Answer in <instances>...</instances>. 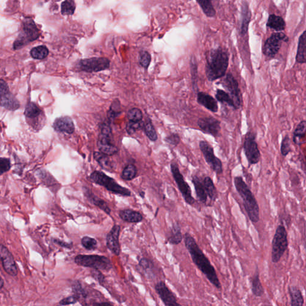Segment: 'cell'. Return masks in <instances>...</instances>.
Wrapping results in <instances>:
<instances>
[{
  "mask_svg": "<svg viewBox=\"0 0 306 306\" xmlns=\"http://www.w3.org/2000/svg\"><path fill=\"white\" fill-rule=\"evenodd\" d=\"M183 238L185 248L189 252L194 264L197 266L199 270L206 276L211 284L218 290H221V282L214 267L212 265L208 258L199 247L195 238L187 232L185 233Z\"/></svg>",
  "mask_w": 306,
  "mask_h": 306,
  "instance_id": "1",
  "label": "cell"
},
{
  "mask_svg": "<svg viewBox=\"0 0 306 306\" xmlns=\"http://www.w3.org/2000/svg\"><path fill=\"white\" fill-rule=\"evenodd\" d=\"M206 76L210 82L225 76L229 66L227 50L221 47L210 50L206 53Z\"/></svg>",
  "mask_w": 306,
  "mask_h": 306,
  "instance_id": "2",
  "label": "cell"
},
{
  "mask_svg": "<svg viewBox=\"0 0 306 306\" xmlns=\"http://www.w3.org/2000/svg\"><path fill=\"white\" fill-rule=\"evenodd\" d=\"M234 185L238 195L242 198L244 209L252 223H257L260 220V207L253 193L242 176L234 178Z\"/></svg>",
  "mask_w": 306,
  "mask_h": 306,
  "instance_id": "3",
  "label": "cell"
},
{
  "mask_svg": "<svg viewBox=\"0 0 306 306\" xmlns=\"http://www.w3.org/2000/svg\"><path fill=\"white\" fill-rule=\"evenodd\" d=\"M88 178L89 181L93 183L104 187L108 192L114 195L125 196V197L131 196L130 190L118 184L113 178L109 177V176L101 171H94L90 175Z\"/></svg>",
  "mask_w": 306,
  "mask_h": 306,
  "instance_id": "4",
  "label": "cell"
},
{
  "mask_svg": "<svg viewBox=\"0 0 306 306\" xmlns=\"http://www.w3.org/2000/svg\"><path fill=\"white\" fill-rule=\"evenodd\" d=\"M288 248V233L282 224L277 227L272 244V262H279Z\"/></svg>",
  "mask_w": 306,
  "mask_h": 306,
  "instance_id": "5",
  "label": "cell"
},
{
  "mask_svg": "<svg viewBox=\"0 0 306 306\" xmlns=\"http://www.w3.org/2000/svg\"><path fill=\"white\" fill-rule=\"evenodd\" d=\"M74 262L78 266L100 271L109 272L113 268L110 260L102 255H78L74 258Z\"/></svg>",
  "mask_w": 306,
  "mask_h": 306,
  "instance_id": "6",
  "label": "cell"
},
{
  "mask_svg": "<svg viewBox=\"0 0 306 306\" xmlns=\"http://www.w3.org/2000/svg\"><path fill=\"white\" fill-rule=\"evenodd\" d=\"M97 144L100 152L106 156H113L117 153L119 150L113 143L112 129L108 123H104L101 127Z\"/></svg>",
  "mask_w": 306,
  "mask_h": 306,
  "instance_id": "7",
  "label": "cell"
},
{
  "mask_svg": "<svg viewBox=\"0 0 306 306\" xmlns=\"http://www.w3.org/2000/svg\"><path fill=\"white\" fill-rule=\"evenodd\" d=\"M170 170L176 185L183 197L185 203L190 206L195 205L196 199L193 197L192 189L189 184L185 180L183 175L179 170V167L175 162L170 164Z\"/></svg>",
  "mask_w": 306,
  "mask_h": 306,
  "instance_id": "8",
  "label": "cell"
},
{
  "mask_svg": "<svg viewBox=\"0 0 306 306\" xmlns=\"http://www.w3.org/2000/svg\"><path fill=\"white\" fill-rule=\"evenodd\" d=\"M243 149L249 166L258 164L261 159V153L256 141V136L253 133L248 132L244 137Z\"/></svg>",
  "mask_w": 306,
  "mask_h": 306,
  "instance_id": "9",
  "label": "cell"
},
{
  "mask_svg": "<svg viewBox=\"0 0 306 306\" xmlns=\"http://www.w3.org/2000/svg\"><path fill=\"white\" fill-rule=\"evenodd\" d=\"M288 41V36L282 32L272 34L263 44V55L269 58H274L281 48L282 43H287Z\"/></svg>",
  "mask_w": 306,
  "mask_h": 306,
  "instance_id": "10",
  "label": "cell"
},
{
  "mask_svg": "<svg viewBox=\"0 0 306 306\" xmlns=\"http://www.w3.org/2000/svg\"><path fill=\"white\" fill-rule=\"evenodd\" d=\"M199 148L203 154L207 164L217 175H221L223 172V166L221 160L215 156L214 149L212 146L204 140L199 142Z\"/></svg>",
  "mask_w": 306,
  "mask_h": 306,
  "instance_id": "11",
  "label": "cell"
},
{
  "mask_svg": "<svg viewBox=\"0 0 306 306\" xmlns=\"http://www.w3.org/2000/svg\"><path fill=\"white\" fill-rule=\"evenodd\" d=\"M220 84L234 101L237 110L242 106V94H241L238 81L231 72L227 73L223 77Z\"/></svg>",
  "mask_w": 306,
  "mask_h": 306,
  "instance_id": "12",
  "label": "cell"
},
{
  "mask_svg": "<svg viewBox=\"0 0 306 306\" xmlns=\"http://www.w3.org/2000/svg\"><path fill=\"white\" fill-rule=\"evenodd\" d=\"M28 123L36 131L41 130L45 123L43 112L34 102L28 103L25 111Z\"/></svg>",
  "mask_w": 306,
  "mask_h": 306,
  "instance_id": "13",
  "label": "cell"
},
{
  "mask_svg": "<svg viewBox=\"0 0 306 306\" xmlns=\"http://www.w3.org/2000/svg\"><path fill=\"white\" fill-rule=\"evenodd\" d=\"M38 36L37 28L36 27L34 22L29 19L24 22L22 32L14 44V49H20L27 43L36 40Z\"/></svg>",
  "mask_w": 306,
  "mask_h": 306,
  "instance_id": "14",
  "label": "cell"
},
{
  "mask_svg": "<svg viewBox=\"0 0 306 306\" xmlns=\"http://www.w3.org/2000/svg\"><path fill=\"white\" fill-rule=\"evenodd\" d=\"M197 125L202 133L209 135L215 139L220 137L221 130V122L215 117H204L199 119Z\"/></svg>",
  "mask_w": 306,
  "mask_h": 306,
  "instance_id": "15",
  "label": "cell"
},
{
  "mask_svg": "<svg viewBox=\"0 0 306 306\" xmlns=\"http://www.w3.org/2000/svg\"><path fill=\"white\" fill-rule=\"evenodd\" d=\"M109 61L105 58H92L85 59L79 62L80 69L87 72H100L108 69Z\"/></svg>",
  "mask_w": 306,
  "mask_h": 306,
  "instance_id": "16",
  "label": "cell"
},
{
  "mask_svg": "<svg viewBox=\"0 0 306 306\" xmlns=\"http://www.w3.org/2000/svg\"><path fill=\"white\" fill-rule=\"evenodd\" d=\"M0 106L11 111L20 107L19 101L10 92L7 84L2 80H0Z\"/></svg>",
  "mask_w": 306,
  "mask_h": 306,
  "instance_id": "17",
  "label": "cell"
},
{
  "mask_svg": "<svg viewBox=\"0 0 306 306\" xmlns=\"http://www.w3.org/2000/svg\"><path fill=\"white\" fill-rule=\"evenodd\" d=\"M0 261L4 271L8 274L15 277L18 275V267L13 255L6 246L0 244Z\"/></svg>",
  "mask_w": 306,
  "mask_h": 306,
  "instance_id": "18",
  "label": "cell"
},
{
  "mask_svg": "<svg viewBox=\"0 0 306 306\" xmlns=\"http://www.w3.org/2000/svg\"><path fill=\"white\" fill-rule=\"evenodd\" d=\"M155 290L165 306H181L177 302V299L172 291H170L164 281H160L156 283Z\"/></svg>",
  "mask_w": 306,
  "mask_h": 306,
  "instance_id": "19",
  "label": "cell"
},
{
  "mask_svg": "<svg viewBox=\"0 0 306 306\" xmlns=\"http://www.w3.org/2000/svg\"><path fill=\"white\" fill-rule=\"evenodd\" d=\"M120 230H121V227L115 224L108 234L106 235V246L109 251L116 256H119L120 254L119 242Z\"/></svg>",
  "mask_w": 306,
  "mask_h": 306,
  "instance_id": "20",
  "label": "cell"
},
{
  "mask_svg": "<svg viewBox=\"0 0 306 306\" xmlns=\"http://www.w3.org/2000/svg\"><path fill=\"white\" fill-rule=\"evenodd\" d=\"M196 101L199 105L204 106L212 113H216L218 111L217 101L206 92H198Z\"/></svg>",
  "mask_w": 306,
  "mask_h": 306,
  "instance_id": "21",
  "label": "cell"
},
{
  "mask_svg": "<svg viewBox=\"0 0 306 306\" xmlns=\"http://www.w3.org/2000/svg\"><path fill=\"white\" fill-rule=\"evenodd\" d=\"M53 127L59 133L72 134L75 131L74 122L71 117L64 116L58 118L53 123Z\"/></svg>",
  "mask_w": 306,
  "mask_h": 306,
  "instance_id": "22",
  "label": "cell"
},
{
  "mask_svg": "<svg viewBox=\"0 0 306 306\" xmlns=\"http://www.w3.org/2000/svg\"><path fill=\"white\" fill-rule=\"evenodd\" d=\"M252 13L248 2L243 0L241 5L240 35L244 36L248 33V27L251 20Z\"/></svg>",
  "mask_w": 306,
  "mask_h": 306,
  "instance_id": "23",
  "label": "cell"
},
{
  "mask_svg": "<svg viewBox=\"0 0 306 306\" xmlns=\"http://www.w3.org/2000/svg\"><path fill=\"white\" fill-rule=\"evenodd\" d=\"M83 193L85 197L88 199V201L94 205L99 207V208L103 212H105L106 214L110 215L111 210L109 208L108 204L103 199H101L97 196L95 195L94 193H93L92 191L86 187L83 188Z\"/></svg>",
  "mask_w": 306,
  "mask_h": 306,
  "instance_id": "24",
  "label": "cell"
},
{
  "mask_svg": "<svg viewBox=\"0 0 306 306\" xmlns=\"http://www.w3.org/2000/svg\"><path fill=\"white\" fill-rule=\"evenodd\" d=\"M192 182L195 187L196 196L201 204H206L207 201V196L204 189L202 177L197 175L192 176Z\"/></svg>",
  "mask_w": 306,
  "mask_h": 306,
  "instance_id": "25",
  "label": "cell"
},
{
  "mask_svg": "<svg viewBox=\"0 0 306 306\" xmlns=\"http://www.w3.org/2000/svg\"><path fill=\"white\" fill-rule=\"evenodd\" d=\"M183 239L181 228L178 222L173 224L168 236L167 240L171 245H177L181 243Z\"/></svg>",
  "mask_w": 306,
  "mask_h": 306,
  "instance_id": "26",
  "label": "cell"
},
{
  "mask_svg": "<svg viewBox=\"0 0 306 306\" xmlns=\"http://www.w3.org/2000/svg\"><path fill=\"white\" fill-rule=\"evenodd\" d=\"M202 179L207 198H209L211 202H215L218 198V193L214 181L209 176H204Z\"/></svg>",
  "mask_w": 306,
  "mask_h": 306,
  "instance_id": "27",
  "label": "cell"
},
{
  "mask_svg": "<svg viewBox=\"0 0 306 306\" xmlns=\"http://www.w3.org/2000/svg\"><path fill=\"white\" fill-rule=\"evenodd\" d=\"M119 217L129 223H138L143 220L141 213L132 209H124L119 212Z\"/></svg>",
  "mask_w": 306,
  "mask_h": 306,
  "instance_id": "28",
  "label": "cell"
},
{
  "mask_svg": "<svg viewBox=\"0 0 306 306\" xmlns=\"http://www.w3.org/2000/svg\"><path fill=\"white\" fill-rule=\"evenodd\" d=\"M266 26L277 32H281L286 29V23L282 17L272 14L269 15Z\"/></svg>",
  "mask_w": 306,
  "mask_h": 306,
  "instance_id": "29",
  "label": "cell"
},
{
  "mask_svg": "<svg viewBox=\"0 0 306 306\" xmlns=\"http://www.w3.org/2000/svg\"><path fill=\"white\" fill-rule=\"evenodd\" d=\"M250 282H251L252 294L255 297H262L265 294V289H264L260 280L259 270H258V268L255 271L254 276L250 278Z\"/></svg>",
  "mask_w": 306,
  "mask_h": 306,
  "instance_id": "30",
  "label": "cell"
},
{
  "mask_svg": "<svg viewBox=\"0 0 306 306\" xmlns=\"http://www.w3.org/2000/svg\"><path fill=\"white\" fill-rule=\"evenodd\" d=\"M306 132V121L302 120L295 129L293 134V141L297 145H302L305 143Z\"/></svg>",
  "mask_w": 306,
  "mask_h": 306,
  "instance_id": "31",
  "label": "cell"
},
{
  "mask_svg": "<svg viewBox=\"0 0 306 306\" xmlns=\"http://www.w3.org/2000/svg\"><path fill=\"white\" fill-rule=\"evenodd\" d=\"M290 294L291 306H303L305 304L302 291L296 286H290L288 288Z\"/></svg>",
  "mask_w": 306,
  "mask_h": 306,
  "instance_id": "32",
  "label": "cell"
},
{
  "mask_svg": "<svg viewBox=\"0 0 306 306\" xmlns=\"http://www.w3.org/2000/svg\"><path fill=\"white\" fill-rule=\"evenodd\" d=\"M306 32L305 31L300 35L299 40L298 48L296 55V62L300 64H305L306 63Z\"/></svg>",
  "mask_w": 306,
  "mask_h": 306,
  "instance_id": "33",
  "label": "cell"
},
{
  "mask_svg": "<svg viewBox=\"0 0 306 306\" xmlns=\"http://www.w3.org/2000/svg\"><path fill=\"white\" fill-rule=\"evenodd\" d=\"M94 159L100 164L102 169L112 172L113 171V165L108 156L101 152H94Z\"/></svg>",
  "mask_w": 306,
  "mask_h": 306,
  "instance_id": "34",
  "label": "cell"
},
{
  "mask_svg": "<svg viewBox=\"0 0 306 306\" xmlns=\"http://www.w3.org/2000/svg\"><path fill=\"white\" fill-rule=\"evenodd\" d=\"M215 95L216 100L218 102H220L221 104L228 105L235 109V110H237L234 101H233L228 93L223 89H217L216 90Z\"/></svg>",
  "mask_w": 306,
  "mask_h": 306,
  "instance_id": "35",
  "label": "cell"
},
{
  "mask_svg": "<svg viewBox=\"0 0 306 306\" xmlns=\"http://www.w3.org/2000/svg\"><path fill=\"white\" fill-rule=\"evenodd\" d=\"M196 1L207 18H214L216 10L213 5L212 0H196Z\"/></svg>",
  "mask_w": 306,
  "mask_h": 306,
  "instance_id": "36",
  "label": "cell"
},
{
  "mask_svg": "<svg viewBox=\"0 0 306 306\" xmlns=\"http://www.w3.org/2000/svg\"><path fill=\"white\" fill-rule=\"evenodd\" d=\"M191 75H192V86L193 91H198V67L197 61L195 56H192L190 59Z\"/></svg>",
  "mask_w": 306,
  "mask_h": 306,
  "instance_id": "37",
  "label": "cell"
},
{
  "mask_svg": "<svg viewBox=\"0 0 306 306\" xmlns=\"http://www.w3.org/2000/svg\"><path fill=\"white\" fill-rule=\"evenodd\" d=\"M137 170L136 166L129 164L123 170L121 178L125 181H131L136 178Z\"/></svg>",
  "mask_w": 306,
  "mask_h": 306,
  "instance_id": "38",
  "label": "cell"
},
{
  "mask_svg": "<svg viewBox=\"0 0 306 306\" xmlns=\"http://www.w3.org/2000/svg\"><path fill=\"white\" fill-rule=\"evenodd\" d=\"M49 54V50L46 46H40L33 48L31 51V55L36 60H43Z\"/></svg>",
  "mask_w": 306,
  "mask_h": 306,
  "instance_id": "39",
  "label": "cell"
},
{
  "mask_svg": "<svg viewBox=\"0 0 306 306\" xmlns=\"http://www.w3.org/2000/svg\"><path fill=\"white\" fill-rule=\"evenodd\" d=\"M292 151L291 141L288 135L283 137L280 145V153L283 157H286Z\"/></svg>",
  "mask_w": 306,
  "mask_h": 306,
  "instance_id": "40",
  "label": "cell"
},
{
  "mask_svg": "<svg viewBox=\"0 0 306 306\" xmlns=\"http://www.w3.org/2000/svg\"><path fill=\"white\" fill-rule=\"evenodd\" d=\"M144 128L146 136H147L151 141H156L157 140V135L155 128H154L152 123L150 120L146 122L144 124Z\"/></svg>",
  "mask_w": 306,
  "mask_h": 306,
  "instance_id": "41",
  "label": "cell"
},
{
  "mask_svg": "<svg viewBox=\"0 0 306 306\" xmlns=\"http://www.w3.org/2000/svg\"><path fill=\"white\" fill-rule=\"evenodd\" d=\"M75 5L73 0H66L61 5V12L64 15H72L74 13Z\"/></svg>",
  "mask_w": 306,
  "mask_h": 306,
  "instance_id": "42",
  "label": "cell"
},
{
  "mask_svg": "<svg viewBox=\"0 0 306 306\" xmlns=\"http://www.w3.org/2000/svg\"><path fill=\"white\" fill-rule=\"evenodd\" d=\"M81 245L89 251H94L98 247L97 240L95 238L84 237L81 240Z\"/></svg>",
  "mask_w": 306,
  "mask_h": 306,
  "instance_id": "43",
  "label": "cell"
},
{
  "mask_svg": "<svg viewBox=\"0 0 306 306\" xmlns=\"http://www.w3.org/2000/svg\"><path fill=\"white\" fill-rule=\"evenodd\" d=\"M127 117L129 122H139L142 121L143 115L139 108H134L128 111Z\"/></svg>",
  "mask_w": 306,
  "mask_h": 306,
  "instance_id": "44",
  "label": "cell"
},
{
  "mask_svg": "<svg viewBox=\"0 0 306 306\" xmlns=\"http://www.w3.org/2000/svg\"><path fill=\"white\" fill-rule=\"evenodd\" d=\"M72 291L74 295L77 296L78 299H86L88 297V292L83 288L79 281H75L73 283Z\"/></svg>",
  "mask_w": 306,
  "mask_h": 306,
  "instance_id": "45",
  "label": "cell"
},
{
  "mask_svg": "<svg viewBox=\"0 0 306 306\" xmlns=\"http://www.w3.org/2000/svg\"><path fill=\"white\" fill-rule=\"evenodd\" d=\"M139 64L144 68H147L150 64L151 55L146 51H142L139 55Z\"/></svg>",
  "mask_w": 306,
  "mask_h": 306,
  "instance_id": "46",
  "label": "cell"
},
{
  "mask_svg": "<svg viewBox=\"0 0 306 306\" xmlns=\"http://www.w3.org/2000/svg\"><path fill=\"white\" fill-rule=\"evenodd\" d=\"M144 123L141 122H128L127 126H126V130L128 134H133L136 131L139 130L141 128H144Z\"/></svg>",
  "mask_w": 306,
  "mask_h": 306,
  "instance_id": "47",
  "label": "cell"
},
{
  "mask_svg": "<svg viewBox=\"0 0 306 306\" xmlns=\"http://www.w3.org/2000/svg\"><path fill=\"white\" fill-rule=\"evenodd\" d=\"M165 141L168 142V144L176 147V146H177L179 143H180L181 137L177 134H172L166 137Z\"/></svg>",
  "mask_w": 306,
  "mask_h": 306,
  "instance_id": "48",
  "label": "cell"
},
{
  "mask_svg": "<svg viewBox=\"0 0 306 306\" xmlns=\"http://www.w3.org/2000/svg\"><path fill=\"white\" fill-rule=\"evenodd\" d=\"M11 168L9 159L0 158V175L9 170Z\"/></svg>",
  "mask_w": 306,
  "mask_h": 306,
  "instance_id": "49",
  "label": "cell"
},
{
  "mask_svg": "<svg viewBox=\"0 0 306 306\" xmlns=\"http://www.w3.org/2000/svg\"><path fill=\"white\" fill-rule=\"evenodd\" d=\"M79 299H78L77 296L73 294L72 296L66 297L63 300H61L60 302V305L61 306H67L69 305H74L78 302Z\"/></svg>",
  "mask_w": 306,
  "mask_h": 306,
  "instance_id": "50",
  "label": "cell"
},
{
  "mask_svg": "<svg viewBox=\"0 0 306 306\" xmlns=\"http://www.w3.org/2000/svg\"><path fill=\"white\" fill-rule=\"evenodd\" d=\"M279 220L280 223H281L280 224L284 225V224H285L286 226L288 227L291 226V216L290 214H288V212L286 211L283 212L282 214L279 216Z\"/></svg>",
  "mask_w": 306,
  "mask_h": 306,
  "instance_id": "51",
  "label": "cell"
},
{
  "mask_svg": "<svg viewBox=\"0 0 306 306\" xmlns=\"http://www.w3.org/2000/svg\"><path fill=\"white\" fill-rule=\"evenodd\" d=\"M92 272V276L94 279H96L100 283H102L104 282L105 276L101 271L97 270V269H93Z\"/></svg>",
  "mask_w": 306,
  "mask_h": 306,
  "instance_id": "52",
  "label": "cell"
},
{
  "mask_svg": "<svg viewBox=\"0 0 306 306\" xmlns=\"http://www.w3.org/2000/svg\"><path fill=\"white\" fill-rule=\"evenodd\" d=\"M153 264L151 263L150 261L146 259V258H142L139 263V265L141 267L142 269H144V271H147L148 269H150L151 268V266Z\"/></svg>",
  "mask_w": 306,
  "mask_h": 306,
  "instance_id": "53",
  "label": "cell"
},
{
  "mask_svg": "<svg viewBox=\"0 0 306 306\" xmlns=\"http://www.w3.org/2000/svg\"><path fill=\"white\" fill-rule=\"evenodd\" d=\"M54 242L58 244V245L63 247V248H66L67 249H71L73 246L72 243H67L64 242V241L59 239H55Z\"/></svg>",
  "mask_w": 306,
  "mask_h": 306,
  "instance_id": "54",
  "label": "cell"
},
{
  "mask_svg": "<svg viewBox=\"0 0 306 306\" xmlns=\"http://www.w3.org/2000/svg\"><path fill=\"white\" fill-rule=\"evenodd\" d=\"M95 306H111L112 304L111 303H109L108 302H102V303H94V304H93Z\"/></svg>",
  "mask_w": 306,
  "mask_h": 306,
  "instance_id": "55",
  "label": "cell"
},
{
  "mask_svg": "<svg viewBox=\"0 0 306 306\" xmlns=\"http://www.w3.org/2000/svg\"><path fill=\"white\" fill-rule=\"evenodd\" d=\"M4 285V280L2 279V277L1 276H0V289L3 288Z\"/></svg>",
  "mask_w": 306,
  "mask_h": 306,
  "instance_id": "56",
  "label": "cell"
}]
</instances>
